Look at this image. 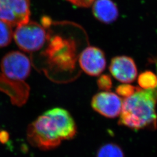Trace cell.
Masks as SVG:
<instances>
[{"mask_svg": "<svg viewBox=\"0 0 157 157\" xmlns=\"http://www.w3.org/2000/svg\"><path fill=\"white\" fill-rule=\"evenodd\" d=\"M12 26L0 20V48L9 45L13 38Z\"/></svg>", "mask_w": 157, "mask_h": 157, "instance_id": "obj_11", "label": "cell"}, {"mask_svg": "<svg viewBox=\"0 0 157 157\" xmlns=\"http://www.w3.org/2000/svg\"><path fill=\"white\" fill-rule=\"evenodd\" d=\"M97 157H124V154L119 146L114 144H108L100 148Z\"/></svg>", "mask_w": 157, "mask_h": 157, "instance_id": "obj_10", "label": "cell"}, {"mask_svg": "<svg viewBox=\"0 0 157 157\" xmlns=\"http://www.w3.org/2000/svg\"><path fill=\"white\" fill-rule=\"evenodd\" d=\"M157 86L147 89H138L124 98L119 124L135 130L156 129Z\"/></svg>", "mask_w": 157, "mask_h": 157, "instance_id": "obj_2", "label": "cell"}, {"mask_svg": "<svg viewBox=\"0 0 157 157\" xmlns=\"http://www.w3.org/2000/svg\"><path fill=\"white\" fill-rule=\"evenodd\" d=\"M91 104L93 109L102 116L114 118L119 116L123 100L117 94L104 91L94 95Z\"/></svg>", "mask_w": 157, "mask_h": 157, "instance_id": "obj_6", "label": "cell"}, {"mask_svg": "<svg viewBox=\"0 0 157 157\" xmlns=\"http://www.w3.org/2000/svg\"><path fill=\"white\" fill-rule=\"evenodd\" d=\"M138 89L137 87H135L130 85L124 84L119 86L117 89V93L119 95L123 96L124 98L132 94L135 91Z\"/></svg>", "mask_w": 157, "mask_h": 157, "instance_id": "obj_13", "label": "cell"}, {"mask_svg": "<svg viewBox=\"0 0 157 157\" xmlns=\"http://www.w3.org/2000/svg\"><path fill=\"white\" fill-rule=\"evenodd\" d=\"M78 62L85 73L91 76H100L106 67V58L101 49L90 46L80 54Z\"/></svg>", "mask_w": 157, "mask_h": 157, "instance_id": "obj_7", "label": "cell"}, {"mask_svg": "<svg viewBox=\"0 0 157 157\" xmlns=\"http://www.w3.org/2000/svg\"><path fill=\"white\" fill-rule=\"evenodd\" d=\"M30 17V0H0V20L12 27L28 22Z\"/></svg>", "mask_w": 157, "mask_h": 157, "instance_id": "obj_5", "label": "cell"}, {"mask_svg": "<svg viewBox=\"0 0 157 157\" xmlns=\"http://www.w3.org/2000/svg\"><path fill=\"white\" fill-rule=\"evenodd\" d=\"M139 83L144 89H151L157 86V76L151 72L142 73L139 78Z\"/></svg>", "mask_w": 157, "mask_h": 157, "instance_id": "obj_12", "label": "cell"}, {"mask_svg": "<svg viewBox=\"0 0 157 157\" xmlns=\"http://www.w3.org/2000/svg\"><path fill=\"white\" fill-rule=\"evenodd\" d=\"M109 71L115 78L124 83L133 82L137 75L135 62L129 56H118L112 58Z\"/></svg>", "mask_w": 157, "mask_h": 157, "instance_id": "obj_8", "label": "cell"}, {"mask_svg": "<svg viewBox=\"0 0 157 157\" xmlns=\"http://www.w3.org/2000/svg\"><path fill=\"white\" fill-rule=\"evenodd\" d=\"M1 69L6 78L17 82H23L31 72V62L28 57L19 51L6 54L1 60Z\"/></svg>", "mask_w": 157, "mask_h": 157, "instance_id": "obj_4", "label": "cell"}, {"mask_svg": "<svg viewBox=\"0 0 157 157\" xmlns=\"http://www.w3.org/2000/svg\"><path fill=\"white\" fill-rule=\"evenodd\" d=\"M98 86L100 89L108 90L112 86L111 79L108 75H102L98 80Z\"/></svg>", "mask_w": 157, "mask_h": 157, "instance_id": "obj_14", "label": "cell"}, {"mask_svg": "<svg viewBox=\"0 0 157 157\" xmlns=\"http://www.w3.org/2000/svg\"><path fill=\"white\" fill-rule=\"evenodd\" d=\"M73 5L81 8H87L92 6L95 0H67Z\"/></svg>", "mask_w": 157, "mask_h": 157, "instance_id": "obj_15", "label": "cell"}, {"mask_svg": "<svg viewBox=\"0 0 157 157\" xmlns=\"http://www.w3.org/2000/svg\"><path fill=\"white\" fill-rule=\"evenodd\" d=\"M76 133V126L69 112L54 108L44 112L29 126L28 139L33 146L43 150L54 148L62 141L71 140Z\"/></svg>", "mask_w": 157, "mask_h": 157, "instance_id": "obj_1", "label": "cell"}, {"mask_svg": "<svg viewBox=\"0 0 157 157\" xmlns=\"http://www.w3.org/2000/svg\"><path fill=\"white\" fill-rule=\"evenodd\" d=\"M13 37L20 49L28 52L40 50L48 37L45 29L38 23L28 22L17 26Z\"/></svg>", "mask_w": 157, "mask_h": 157, "instance_id": "obj_3", "label": "cell"}, {"mask_svg": "<svg viewBox=\"0 0 157 157\" xmlns=\"http://www.w3.org/2000/svg\"><path fill=\"white\" fill-rule=\"evenodd\" d=\"M10 136L5 130H0V142L2 144L6 143L9 140Z\"/></svg>", "mask_w": 157, "mask_h": 157, "instance_id": "obj_16", "label": "cell"}, {"mask_svg": "<svg viewBox=\"0 0 157 157\" xmlns=\"http://www.w3.org/2000/svg\"><path fill=\"white\" fill-rule=\"evenodd\" d=\"M92 6L94 16L101 22L109 24L118 19V7L112 0H95Z\"/></svg>", "mask_w": 157, "mask_h": 157, "instance_id": "obj_9", "label": "cell"}]
</instances>
